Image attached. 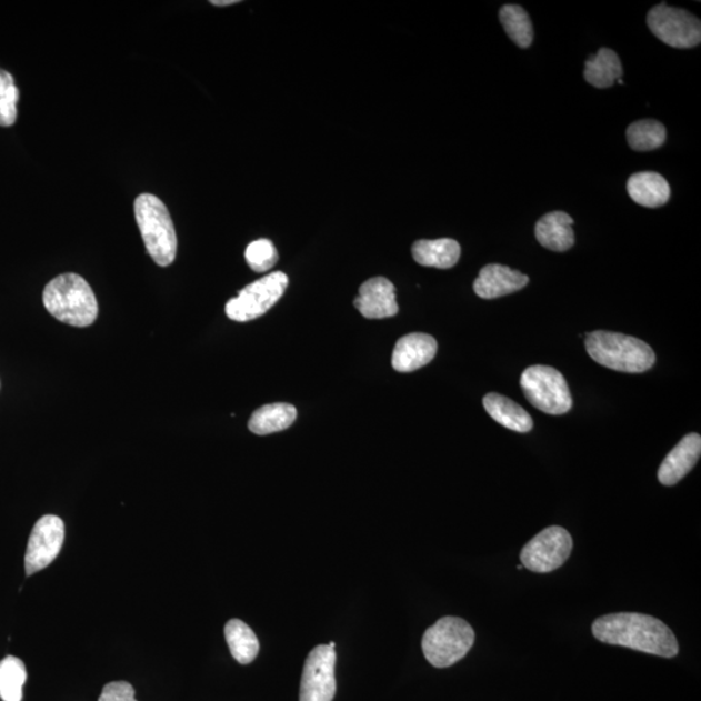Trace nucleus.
I'll use <instances>...</instances> for the list:
<instances>
[{"instance_id":"f257e3e1","label":"nucleus","mask_w":701,"mask_h":701,"mask_svg":"<svg viewBox=\"0 0 701 701\" xmlns=\"http://www.w3.org/2000/svg\"><path fill=\"white\" fill-rule=\"evenodd\" d=\"M598 641L628 649L674 658L680 652L677 638L664 622L642 613H613L592 623Z\"/></svg>"},{"instance_id":"f03ea898","label":"nucleus","mask_w":701,"mask_h":701,"mask_svg":"<svg viewBox=\"0 0 701 701\" xmlns=\"http://www.w3.org/2000/svg\"><path fill=\"white\" fill-rule=\"evenodd\" d=\"M43 304L53 318L77 328L90 327L98 318L94 291L81 276L66 273L53 279L43 291Z\"/></svg>"},{"instance_id":"7ed1b4c3","label":"nucleus","mask_w":701,"mask_h":701,"mask_svg":"<svg viewBox=\"0 0 701 701\" xmlns=\"http://www.w3.org/2000/svg\"><path fill=\"white\" fill-rule=\"evenodd\" d=\"M584 344L592 360L615 372L644 373L657 363L652 347L635 337L598 330Z\"/></svg>"},{"instance_id":"20e7f679","label":"nucleus","mask_w":701,"mask_h":701,"mask_svg":"<svg viewBox=\"0 0 701 701\" xmlns=\"http://www.w3.org/2000/svg\"><path fill=\"white\" fill-rule=\"evenodd\" d=\"M134 214L149 256L160 267L171 266L177 253V236L167 206L152 194L136 199Z\"/></svg>"},{"instance_id":"39448f33","label":"nucleus","mask_w":701,"mask_h":701,"mask_svg":"<svg viewBox=\"0 0 701 701\" xmlns=\"http://www.w3.org/2000/svg\"><path fill=\"white\" fill-rule=\"evenodd\" d=\"M474 639V630L465 620L443 618L423 634L422 651L431 665L449 668L467 657Z\"/></svg>"},{"instance_id":"423d86ee","label":"nucleus","mask_w":701,"mask_h":701,"mask_svg":"<svg viewBox=\"0 0 701 701\" xmlns=\"http://www.w3.org/2000/svg\"><path fill=\"white\" fill-rule=\"evenodd\" d=\"M523 394L537 410L547 414H565L573 407L568 383L557 369L545 365L530 367L520 381Z\"/></svg>"},{"instance_id":"0eeeda50","label":"nucleus","mask_w":701,"mask_h":701,"mask_svg":"<svg viewBox=\"0 0 701 701\" xmlns=\"http://www.w3.org/2000/svg\"><path fill=\"white\" fill-rule=\"evenodd\" d=\"M289 287L288 276L274 272L248 284L226 307L228 318L238 322L256 320L279 302Z\"/></svg>"},{"instance_id":"6e6552de","label":"nucleus","mask_w":701,"mask_h":701,"mask_svg":"<svg viewBox=\"0 0 701 701\" xmlns=\"http://www.w3.org/2000/svg\"><path fill=\"white\" fill-rule=\"evenodd\" d=\"M651 32L674 49H692L701 42V22L692 13L665 3L654 6L647 17Z\"/></svg>"},{"instance_id":"1a4fd4ad","label":"nucleus","mask_w":701,"mask_h":701,"mask_svg":"<svg viewBox=\"0 0 701 701\" xmlns=\"http://www.w3.org/2000/svg\"><path fill=\"white\" fill-rule=\"evenodd\" d=\"M573 550V539L564 528L550 527L523 547L522 567L535 573H550L565 564Z\"/></svg>"},{"instance_id":"9d476101","label":"nucleus","mask_w":701,"mask_h":701,"mask_svg":"<svg viewBox=\"0 0 701 701\" xmlns=\"http://www.w3.org/2000/svg\"><path fill=\"white\" fill-rule=\"evenodd\" d=\"M336 661V650L329 645L314 647L306 660L300 701H333L337 691Z\"/></svg>"},{"instance_id":"9b49d317","label":"nucleus","mask_w":701,"mask_h":701,"mask_svg":"<svg viewBox=\"0 0 701 701\" xmlns=\"http://www.w3.org/2000/svg\"><path fill=\"white\" fill-rule=\"evenodd\" d=\"M66 527L58 515H43L30 534L26 553L27 575H33L48 568L58 558L63 547Z\"/></svg>"},{"instance_id":"f8f14e48","label":"nucleus","mask_w":701,"mask_h":701,"mask_svg":"<svg viewBox=\"0 0 701 701\" xmlns=\"http://www.w3.org/2000/svg\"><path fill=\"white\" fill-rule=\"evenodd\" d=\"M353 304L365 319H387L399 312L395 287L384 277H374L361 284Z\"/></svg>"},{"instance_id":"ddd939ff","label":"nucleus","mask_w":701,"mask_h":701,"mask_svg":"<svg viewBox=\"0 0 701 701\" xmlns=\"http://www.w3.org/2000/svg\"><path fill=\"white\" fill-rule=\"evenodd\" d=\"M438 343L429 334L412 333L400 338L391 364L397 372L410 373L425 367L437 355Z\"/></svg>"},{"instance_id":"4468645a","label":"nucleus","mask_w":701,"mask_h":701,"mask_svg":"<svg viewBox=\"0 0 701 701\" xmlns=\"http://www.w3.org/2000/svg\"><path fill=\"white\" fill-rule=\"evenodd\" d=\"M701 454V437L697 433L685 435L678 443L659 469V481L664 487H674L697 465Z\"/></svg>"},{"instance_id":"2eb2a0df","label":"nucleus","mask_w":701,"mask_h":701,"mask_svg":"<svg viewBox=\"0 0 701 701\" xmlns=\"http://www.w3.org/2000/svg\"><path fill=\"white\" fill-rule=\"evenodd\" d=\"M529 283V277L510 267L489 264L481 269L474 281V292L482 299H497L513 294Z\"/></svg>"},{"instance_id":"dca6fc26","label":"nucleus","mask_w":701,"mask_h":701,"mask_svg":"<svg viewBox=\"0 0 701 701\" xmlns=\"http://www.w3.org/2000/svg\"><path fill=\"white\" fill-rule=\"evenodd\" d=\"M574 220L562 211H554L543 216L535 226V237L543 248L551 251L564 252L574 246Z\"/></svg>"},{"instance_id":"f3484780","label":"nucleus","mask_w":701,"mask_h":701,"mask_svg":"<svg viewBox=\"0 0 701 701\" xmlns=\"http://www.w3.org/2000/svg\"><path fill=\"white\" fill-rule=\"evenodd\" d=\"M628 192L639 206L659 208L670 199L668 181L657 172H639L630 177Z\"/></svg>"},{"instance_id":"a211bd4d","label":"nucleus","mask_w":701,"mask_h":701,"mask_svg":"<svg viewBox=\"0 0 701 701\" xmlns=\"http://www.w3.org/2000/svg\"><path fill=\"white\" fill-rule=\"evenodd\" d=\"M484 410L500 425L518 431V433H529L533 429V419L523 410L521 405L503 395L491 392L483 398Z\"/></svg>"},{"instance_id":"6ab92c4d","label":"nucleus","mask_w":701,"mask_h":701,"mask_svg":"<svg viewBox=\"0 0 701 701\" xmlns=\"http://www.w3.org/2000/svg\"><path fill=\"white\" fill-rule=\"evenodd\" d=\"M412 256L420 266L450 269L458 264L461 249L460 244L450 238L435 241L422 240L412 246Z\"/></svg>"},{"instance_id":"aec40b11","label":"nucleus","mask_w":701,"mask_h":701,"mask_svg":"<svg viewBox=\"0 0 701 701\" xmlns=\"http://www.w3.org/2000/svg\"><path fill=\"white\" fill-rule=\"evenodd\" d=\"M623 74L621 60L614 51L600 49L597 56L590 57L584 64V79L598 89L613 87Z\"/></svg>"},{"instance_id":"412c9836","label":"nucleus","mask_w":701,"mask_h":701,"mask_svg":"<svg viewBox=\"0 0 701 701\" xmlns=\"http://www.w3.org/2000/svg\"><path fill=\"white\" fill-rule=\"evenodd\" d=\"M297 420V408L288 403H273L259 408L251 415L249 428L253 434L268 435L288 429Z\"/></svg>"},{"instance_id":"4be33fe9","label":"nucleus","mask_w":701,"mask_h":701,"mask_svg":"<svg viewBox=\"0 0 701 701\" xmlns=\"http://www.w3.org/2000/svg\"><path fill=\"white\" fill-rule=\"evenodd\" d=\"M226 638L233 657L240 664H251L257 659L260 644L252 629L241 620H230L226 627Z\"/></svg>"},{"instance_id":"5701e85b","label":"nucleus","mask_w":701,"mask_h":701,"mask_svg":"<svg viewBox=\"0 0 701 701\" xmlns=\"http://www.w3.org/2000/svg\"><path fill=\"white\" fill-rule=\"evenodd\" d=\"M505 33L521 49L530 48L534 40L533 24L525 10L521 6L507 4L499 11Z\"/></svg>"},{"instance_id":"b1692460","label":"nucleus","mask_w":701,"mask_h":701,"mask_svg":"<svg viewBox=\"0 0 701 701\" xmlns=\"http://www.w3.org/2000/svg\"><path fill=\"white\" fill-rule=\"evenodd\" d=\"M630 148L635 151L660 149L667 140V129L657 120H639L627 130Z\"/></svg>"},{"instance_id":"393cba45","label":"nucleus","mask_w":701,"mask_h":701,"mask_svg":"<svg viewBox=\"0 0 701 701\" xmlns=\"http://www.w3.org/2000/svg\"><path fill=\"white\" fill-rule=\"evenodd\" d=\"M27 678V668L20 659L9 657L0 661V699L21 701Z\"/></svg>"},{"instance_id":"a878e982","label":"nucleus","mask_w":701,"mask_h":701,"mask_svg":"<svg viewBox=\"0 0 701 701\" xmlns=\"http://www.w3.org/2000/svg\"><path fill=\"white\" fill-rule=\"evenodd\" d=\"M19 89L10 72L0 69V127H12L18 119Z\"/></svg>"},{"instance_id":"bb28decb","label":"nucleus","mask_w":701,"mask_h":701,"mask_svg":"<svg viewBox=\"0 0 701 701\" xmlns=\"http://www.w3.org/2000/svg\"><path fill=\"white\" fill-rule=\"evenodd\" d=\"M244 258L253 272L264 273L279 261V252L271 241L258 240L248 246Z\"/></svg>"},{"instance_id":"cd10ccee","label":"nucleus","mask_w":701,"mask_h":701,"mask_svg":"<svg viewBox=\"0 0 701 701\" xmlns=\"http://www.w3.org/2000/svg\"><path fill=\"white\" fill-rule=\"evenodd\" d=\"M98 701H137L136 691L128 682H111L104 685Z\"/></svg>"},{"instance_id":"c85d7f7f","label":"nucleus","mask_w":701,"mask_h":701,"mask_svg":"<svg viewBox=\"0 0 701 701\" xmlns=\"http://www.w3.org/2000/svg\"><path fill=\"white\" fill-rule=\"evenodd\" d=\"M211 3L218 7H226V6L240 3V0H212Z\"/></svg>"},{"instance_id":"c756f323","label":"nucleus","mask_w":701,"mask_h":701,"mask_svg":"<svg viewBox=\"0 0 701 701\" xmlns=\"http://www.w3.org/2000/svg\"><path fill=\"white\" fill-rule=\"evenodd\" d=\"M328 645L330 647V649L336 650V643L334 642H330Z\"/></svg>"}]
</instances>
